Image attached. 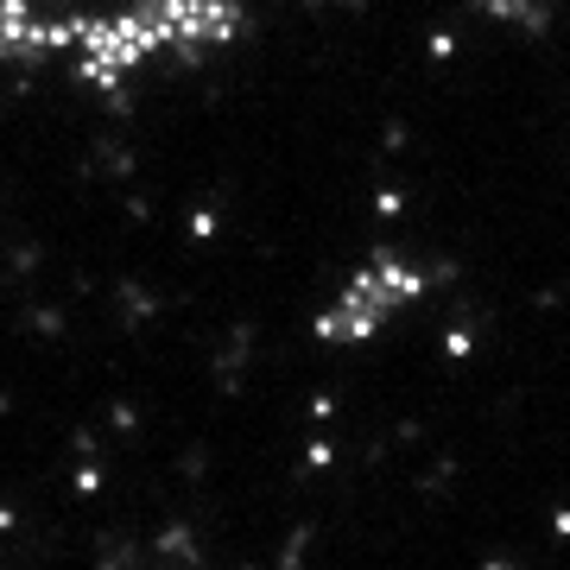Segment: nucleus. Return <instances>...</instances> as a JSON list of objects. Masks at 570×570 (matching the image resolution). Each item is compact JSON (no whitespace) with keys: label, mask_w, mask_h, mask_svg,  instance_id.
Masks as SVG:
<instances>
[{"label":"nucleus","mask_w":570,"mask_h":570,"mask_svg":"<svg viewBox=\"0 0 570 570\" xmlns=\"http://www.w3.org/2000/svg\"><path fill=\"white\" fill-rule=\"evenodd\" d=\"M425 298V273L406 261V254H393V247H374L355 273H348V285L336 292L324 305V317H317V343L330 348H362L374 343L381 330H387L393 311H406Z\"/></svg>","instance_id":"obj_1"}]
</instances>
